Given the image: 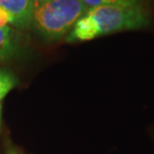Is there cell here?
Masks as SVG:
<instances>
[{
  "instance_id": "1",
  "label": "cell",
  "mask_w": 154,
  "mask_h": 154,
  "mask_svg": "<svg viewBox=\"0 0 154 154\" xmlns=\"http://www.w3.org/2000/svg\"><path fill=\"white\" fill-rule=\"evenodd\" d=\"M150 23L143 0H125L88 9L66 36L67 42L88 41L103 35L138 30Z\"/></svg>"
},
{
  "instance_id": "2",
  "label": "cell",
  "mask_w": 154,
  "mask_h": 154,
  "mask_svg": "<svg viewBox=\"0 0 154 154\" xmlns=\"http://www.w3.org/2000/svg\"><path fill=\"white\" fill-rule=\"evenodd\" d=\"M86 12L81 0H34L31 25L41 38L57 41Z\"/></svg>"
},
{
  "instance_id": "3",
  "label": "cell",
  "mask_w": 154,
  "mask_h": 154,
  "mask_svg": "<svg viewBox=\"0 0 154 154\" xmlns=\"http://www.w3.org/2000/svg\"><path fill=\"white\" fill-rule=\"evenodd\" d=\"M0 7L10 14L13 26L26 29L31 25L34 0H0Z\"/></svg>"
},
{
  "instance_id": "4",
  "label": "cell",
  "mask_w": 154,
  "mask_h": 154,
  "mask_svg": "<svg viewBox=\"0 0 154 154\" xmlns=\"http://www.w3.org/2000/svg\"><path fill=\"white\" fill-rule=\"evenodd\" d=\"M19 50V40L9 26L0 27V61L14 57Z\"/></svg>"
},
{
  "instance_id": "5",
  "label": "cell",
  "mask_w": 154,
  "mask_h": 154,
  "mask_svg": "<svg viewBox=\"0 0 154 154\" xmlns=\"http://www.w3.org/2000/svg\"><path fill=\"white\" fill-rule=\"evenodd\" d=\"M17 84V80L11 72L0 69V102Z\"/></svg>"
},
{
  "instance_id": "6",
  "label": "cell",
  "mask_w": 154,
  "mask_h": 154,
  "mask_svg": "<svg viewBox=\"0 0 154 154\" xmlns=\"http://www.w3.org/2000/svg\"><path fill=\"white\" fill-rule=\"evenodd\" d=\"M6 154H19L18 153V151L16 149H14V148H8V150L6 151Z\"/></svg>"
},
{
  "instance_id": "7",
  "label": "cell",
  "mask_w": 154,
  "mask_h": 154,
  "mask_svg": "<svg viewBox=\"0 0 154 154\" xmlns=\"http://www.w3.org/2000/svg\"><path fill=\"white\" fill-rule=\"evenodd\" d=\"M1 112H2V105L1 102H0V123H1Z\"/></svg>"
}]
</instances>
